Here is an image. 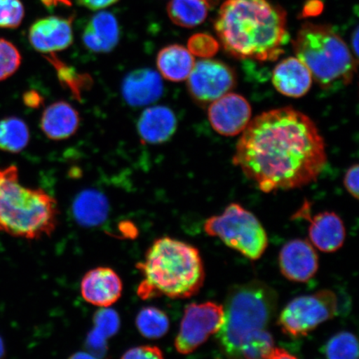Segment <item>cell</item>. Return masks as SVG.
<instances>
[{"label": "cell", "mask_w": 359, "mask_h": 359, "mask_svg": "<svg viewBox=\"0 0 359 359\" xmlns=\"http://www.w3.org/2000/svg\"><path fill=\"white\" fill-rule=\"evenodd\" d=\"M351 44H352L353 55L355 56V57L358 60V26H356L355 29H354L353 32L352 33Z\"/></svg>", "instance_id": "cell-40"}, {"label": "cell", "mask_w": 359, "mask_h": 359, "mask_svg": "<svg viewBox=\"0 0 359 359\" xmlns=\"http://www.w3.org/2000/svg\"><path fill=\"white\" fill-rule=\"evenodd\" d=\"M121 359H165L163 353L158 347L143 345L132 348L126 352Z\"/></svg>", "instance_id": "cell-33"}, {"label": "cell", "mask_w": 359, "mask_h": 359, "mask_svg": "<svg viewBox=\"0 0 359 359\" xmlns=\"http://www.w3.org/2000/svg\"><path fill=\"white\" fill-rule=\"evenodd\" d=\"M46 58L55 67L58 79L62 83H65L72 91L79 94L78 87H85L92 82V79H90L88 75L77 73L73 67L66 65L53 53H49Z\"/></svg>", "instance_id": "cell-28"}, {"label": "cell", "mask_w": 359, "mask_h": 359, "mask_svg": "<svg viewBox=\"0 0 359 359\" xmlns=\"http://www.w3.org/2000/svg\"><path fill=\"white\" fill-rule=\"evenodd\" d=\"M41 2L48 8L57 7L58 6H72L71 0H41Z\"/></svg>", "instance_id": "cell-39"}, {"label": "cell", "mask_w": 359, "mask_h": 359, "mask_svg": "<svg viewBox=\"0 0 359 359\" xmlns=\"http://www.w3.org/2000/svg\"><path fill=\"white\" fill-rule=\"evenodd\" d=\"M168 13L173 24L191 29L205 21L208 6L202 0H170Z\"/></svg>", "instance_id": "cell-23"}, {"label": "cell", "mask_w": 359, "mask_h": 359, "mask_svg": "<svg viewBox=\"0 0 359 359\" xmlns=\"http://www.w3.org/2000/svg\"><path fill=\"white\" fill-rule=\"evenodd\" d=\"M293 48L322 88L347 86L357 73V58L331 26L304 22L293 40Z\"/></svg>", "instance_id": "cell-6"}, {"label": "cell", "mask_w": 359, "mask_h": 359, "mask_svg": "<svg viewBox=\"0 0 359 359\" xmlns=\"http://www.w3.org/2000/svg\"><path fill=\"white\" fill-rule=\"evenodd\" d=\"M223 320V305L210 302L187 305L175 339L177 351L183 355L194 352L217 334Z\"/></svg>", "instance_id": "cell-9"}, {"label": "cell", "mask_w": 359, "mask_h": 359, "mask_svg": "<svg viewBox=\"0 0 359 359\" xmlns=\"http://www.w3.org/2000/svg\"><path fill=\"white\" fill-rule=\"evenodd\" d=\"M323 11H324V4L321 0H307L303 7L302 17H316L320 15Z\"/></svg>", "instance_id": "cell-35"}, {"label": "cell", "mask_w": 359, "mask_h": 359, "mask_svg": "<svg viewBox=\"0 0 359 359\" xmlns=\"http://www.w3.org/2000/svg\"><path fill=\"white\" fill-rule=\"evenodd\" d=\"M136 326L143 337L157 339L168 334L170 327L169 318L163 311L155 307L141 309L136 318Z\"/></svg>", "instance_id": "cell-25"}, {"label": "cell", "mask_w": 359, "mask_h": 359, "mask_svg": "<svg viewBox=\"0 0 359 359\" xmlns=\"http://www.w3.org/2000/svg\"><path fill=\"white\" fill-rule=\"evenodd\" d=\"M194 65L195 58L191 52L178 44L163 48L156 58L161 75L170 82L179 83L187 79Z\"/></svg>", "instance_id": "cell-21"}, {"label": "cell", "mask_w": 359, "mask_h": 359, "mask_svg": "<svg viewBox=\"0 0 359 359\" xmlns=\"http://www.w3.org/2000/svg\"><path fill=\"white\" fill-rule=\"evenodd\" d=\"M324 353L327 359H358L357 338L350 332H340L327 341Z\"/></svg>", "instance_id": "cell-26"}, {"label": "cell", "mask_w": 359, "mask_h": 359, "mask_svg": "<svg viewBox=\"0 0 359 359\" xmlns=\"http://www.w3.org/2000/svg\"><path fill=\"white\" fill-rule=\"evenodd\" d=\"M206 6H208V8L214 7L215 6H217V4L219 2V0H202Z\"/></svg>", "instance_id": "cell-42"}, {"label": "cell", "mask_w": 359, "mask_h": 359, "mask_svg": "<svg viewBox=\"0 0 359 359\" xmlns=\"http://www.w3.org/2000/svg\"><path fill=\"white\" fill-rule=\"evenodd\" d=\"M275 349L273 339L266 330L257 332L242 344L240 359H267Z\"/></svg>", "instance_id": "cell-27"}, {"label": "cell", "mask_w": 359, "mask_h": 359, "mask_svg": "<svg viewBox=\"0 0 359 359\" xmlns=\"http://www.w3.org/2000/svg\"><path fill=\"white\" fill-rule=\"evenodd\" d=\"M24 100L25 104L31 107H38L40 104V102H42L41 97H40L37 93H34V91L27 93Z\"/></svg>", "instance_id": "cell-37"}, {"label": "cell", "mask_w": 359, "mask_h": 359, "mask_svg": "<svg viewBox=\"0 0 359 359\" xmlns=\"http://www.w3.org/2000/svg\"><path fill=\"white\" fill-rule=\"evenodd\" d=\"M123 281L114 269L97 267L85 273L81 281V294L94 306L109 308L122 296Z\"/></svg>", "instance_id": "cell-13"}, {"label": "cell", "mask_w": 359, "mask_h": 359, "mask_svg": "<svg viewBox=\"0 0 359 359\" xmlns=\"http://www.w3.org/2000/svg\"><path fill=\"white\" fill-rule=\"evenodd\" d=\"M304 217L311 222L309 236L311 243L325 253L335 252L343 246L346 237L344 224L338 215L325 212L318 213L312 218L304 208Z\"/></svg>", "instance_id": "cell-16"}, {"label": "cell", "mask_w": 359, "mask_h": 359, "mask_svg": "<svg viewBox=\"0 0 359 359\" xmlns=\"http://www.w3.org/2000/svg\"><path fill=\"white\" fill-rule=\"evenodd\" d=\"M74 16H49L39 20L30 27L29 39L35 50L53 53L65 50L74 42Z\"/></svg>", "instance_id": "cell-12"}, {"label": "cell", "mask_w": 359, "mask_h": 359, "mask_svg": "<svg viewBox=\"0 0 359 359\" xmlns=\"http://www.w3.org/2000/svg\"><path fill=\"white\" fill-rule=\"evenodd\" d=\"M219 43L212 35L196 34L188 41V50L192 55L208 58L212 57L219 51Z\"/></svg>", "instance_id": "cell-31"}, {"label": "cell", "mask_w": 359, "mask_h": 359, "mask_svg": "<svg viewBox=\"0 0 359 359\" xmlns=\"http://www.w3.org/2000/svg\"><path fill=\"white\" fill-rule=\"evenodd\" d=\"M80 125L79 111L69 102L58 101L52 103L43 112L40 128L48 139L62 141L69 138L78 131Z\"/></svg>", "instance_id": "cell-20"}, {"label": "cell", "mask_w": 359, "mask_h": 359, "mask_svg": "<svg viewBox=\"0 0 359 359\" xmlns=\"http://www.w3.org/2000/svg\"><path fill=\"white\" fill-rule=\"evenodd\" d=\"M215 29L224 51L242 60L275 61L290 39L285 11L268 0H226Z\"/></svg>", "instance_id": "cell-2"}, {"label": "cell", "mask_w": 359, "mask_h": 359, "mask_svg": "<svg viewBox=\"0 0 359 359\" xmlns=\"http://www.w3.org/2000/svg\"><path fill=\"white\" fill-rule=\"evenodd\" d=\"M97 327L96 333H102L106 337L111 336L118 331L119 327V318L115 311L110 309H103L97 313L95 318Z\"/></svg>", "instance_id": "cell-32"}, {"label": "cell", "mask_w": 359, "mask_h": 359, "mask_svg": "<svg viewBox=\"0 0 359 359\" xmlns=\"http://www.w3.org/2000/svg\"><path fill=\"white\" fill-rule=\"evenodd\" d=\"M278 295L262 281L233 286L223 305L224 320L217 334L219 346L227 359H240L245 341L267 329L277 311Z\"/></svg>", "instance_id": "cell-5"}, {"label": "cell", "mask_w": 359, "mask_h": 359, "mask_svg": "<svg viewBox=\"0 0 359 359\" xmlns=\"http://www.w3.org/2000/svg\"><path fill=\"white\" fill-rule=\"evenodd\" d=\"M237 83L234 69L222 61L204 58L195 62L187 78V89L193 100L208 104L231 93Z\"/></svg>", "instance_id": "cell-10"}, {"label": "cell", "mask_w": 359, "mask_h": 359, "mask_svg": "<svg viewBox=\"0 0 359 359\" xmlns=\"http://www.w3.org/2000/svg\"><path fill=\"white\" fill-rule=\"evenodd\" d=\"M118 0H77L81 6L89 8L91 11L102 10L118 2Z\"/></svg>", "instance_id": "cell-36"}, {"label": "cell", "mask_w": 359, "mask_h": 359, "mask_svg": "<svg viewBox=\"0 0 359 359\" xmlns=\"http://www.w3.org/2000/svg\"><path fill=\"white\" fill-rule=\"evenodd\" d=\"M280 269L287 280L307 282L316 275L318 258L308 241L292 240L282 247L279 255Z\"/></svg>", "instance_id": "cell-14"}, {"label": "cell", "mask_w": 359, "mask_h": 359, "mask_svg": "<svg viewBox=\"0 0 359 359\" xmlns=\"http://www.w3.org/2000/svg\"><path fill=\"white\" fill-rule=\"evenodd\" d=\"M251 106L240 94L229 93L210 103L208 118L215 132L233 137L244 132L251 121Z\"/></svg>", "instance_id": "cell-11"}, {"label": "cell", "mask_w": 359, "mask_h": 359, "mask_svg": "<svg viewBox=\"0 0 359 359\" xmlns=\"http://www.w3.org/2000/svg\"><path fill=\"white\" fill-rule=\"evenodd\" d=\"M4 355V344L1 337H0V359H2Z\"/></svg>", "instance_id": "cell-43"}, {"label": "cell", "mask_w": 359, "mask_h": 359, "mask_svg": "<svg viewBox=\"0 0 359 359\" xmlns=\"http://www.w3.org/2000/svg\"><path fill=\"white\" fill-rule=\"evenodd\" d=\"M358 165L354 164L348 169L344 178L345 188L349 194L356 200L358 199Z\"/></svg>", "instance_id": "cell-34"}, {"label": "cell", "mask_w": 359, "mask_h": 359, "mask_svg": "<svg viewBox=\"0 0 359 359\" xmlns=\"http://www.w3.org/2000/svg\"><path fill=\"white\" fill-rule=\"evenodd\" d=\"M21 61L20 53L15 45L0 39V81L11 77L19 69Z\"/></svg>", "instance_id": "cell-29"}, {"label": "cell", "mask_w": 359, "mask_h": 359, "mask_svg": "<svg viewBox=\"0 0 359 359\" xmlns=\"http://www.w3.org/2000/svg\"><path fill=\"white\" fill-rule=\"evenodd\" d=\"M338 298L331 290L299 296L283 309L278 325L285 334L299 338L333 318L338 313Z\"/></svg>", "instance_id": "cell-8"}, {"label": "cell", "mask_w": 359, "mask_h": 359, "mask_svg": "<svg viewBox=\"0 0 359 359\" xmlns=\"http://www.w3.org/2000/svg\"><path fill=\"white\" fill-rule=\"evenodd\" d=\"M69 359H98L92 353H89L87 352H78L74 354L69 358Z\"/></svg>", "instance_id": "cell-41"}, {"label": "cell", "mask_w": 359, "mask_h": 359, "mask_svg": "<svg viewBox=\"0 0 359 359\" xmlns=\"http://www.w3.org/2000/svg\"><path fill=\"white\" fill-rule=\"evenodd\" d=\"M20 0H0V28L16 29L25 17Z\"/></svg>", "instance_id": "cell-30"}, {"label": "cell", "mask_w": 359, "mask_h": 359, "mask_svg": "<svg viewBox=\"0 0 359 359\" xmlns=\"http://www.w3.org/2000/svg\"><path fill=\"white\" fill-rule=\"evenodd\" d=\"M30 138L28 125L16 116L0 120V150L19 154L28 146Z\"/></svg>", "instance_id": "cell-24"}, {"label": "cell", "mask_w": 359, "mask_h": 359, "mask_svg": "<svg viewBox=\"0 0 359 359\" xmlns=\"http://www.w3.org/2000/svg\"><path fill=\"white\" fill-rule=\"evenodd\" d=\"M233 164L264 193L316 182L327 164L324 138L307 115L285 107L251 120L238 141Z\"/></svg>", "instance_id": "cell-1"}, {"label": "cell", "mask_w": 359, "mask_h": 359, "mask_svg": "<svg viewBox=\"0 0 359 359\" xmlns=\"http://www.w3.org/2000/svg\"><path fill=\"white\" fill-rule=\"evenodd\" d=\"M109 205L107 197L96 190L80 193L74 201V217L81 226H97L105 222Z\"/></svg>", "instance_id": "cell-22"}, {"label": "cell", "mask_w": 359, "mask_h": 359, "mask_svg": "<svg viewBox=\"0 0 359 359\" xmlns=\"http://www.w3.org/2000/svg\"><path fill=\"white\" fill-rule=\"evenodd\" d=\"M136 267L142 276L137 290L142 300L161 296L190 298L198 293L205 281L199 250L168 236L156 240Z\"/></svg>", "instance_id": "cell-3"}, {"label": "cell", "mask_w": 359, "mask_h": 359, "mask_svg": "<svg viewBox=\"0 0 359 359\" xmlns=\"http://www.w3.org/2000/svg\"><path fill=\"white\" fill-rule=\"evenodd\" d=\"M58 214L53 196L22 185L15 165L0 170V231L28 240L41 239L55 232Z\"/></svg>", "instance_id": "cell-4"}, {"label": "cell", "mask_w": 359, "mask_h": 359, "mask_svg": "<svg viewBox=\"0 0 359 359\" xmlns=\"http://www.w3.org/2000/svg\"><path fill=\"white\" fill-rule=\"evenodd\" d=\"M267 359H298L282 348H275Z\"/></svg>", "instance_id": "cell-38"}, {"label": "cell", "mask_w": 359, "mask_h": 359, "mask_svg": "<svg viewBox=\"0 0 359 359\" xmlns=\"http://www.w3.org/2000/svg\"><path fill=\"white\" fill-rule=\"evenodd\" d=\"M118 20L109 12H100L93 15L85 27L82 39L89 51L95 53H110L120 40Z\"/></svg>", "instance_id": "cell-19"}, {"label": "cell", "mask_w": 359, "mask_h": 359, "mask_svg": "<svg viewBox=\"0 0 359 359\" xmlns=\"http://www.w3.org/2000/svg\"><path fill=\"white\" fill-rule=\"evenodd\" d=\"M122 94L129 106H149L163 96V79L158 73L150 69L135 70L126 76Z\"/></svg>", "instance_id": "cell-15"}, {"label": "cell", "mask_w": 359, "mask_h": 359, "mask_svg": "<svg viewBox=\"0 0 359 359\" xmlns=\"http://www.w3.org/2000/svg\"><path fill=\"white\" fill-rule=\"evenodd\" d=\"M204 230L251 260L259 259L267 249L268 237L262 223L240 204L231 203L222 215L206 219Z\"/></svg>", "instance_id": "cell-7"}, {"label": "cell", "mask_w": 359, "mask_h": 359, "mask_svg": "<svg viewBox=\"0 0 359 359\" xmlns=\"http://www.w3.org/2000/svg\"><path fill=\"white\" fill-rule=\"evenodd\" d=\"M177 128L176 115L165 106L147 107L137 123L139 136L147 144H161L170 140Z\"/></svg>", "instance_id": "cell-18"}, {"label": "cell", "mask_w": 359, "mask_h": 359, "mask_svg": "<svg viewBox=\"0 0 359 359\" xmlns=\"http://www.w3.org/2000/svg\"><path fill=\"white\" fill-rule=\"evenodd\" d=\"M272 83L283 95L299 98L311 88L313 78L304 62L297 57H290L279 62L273 70Z\"/></svg>", "instance_id": "cell-17"}]
</instances>
